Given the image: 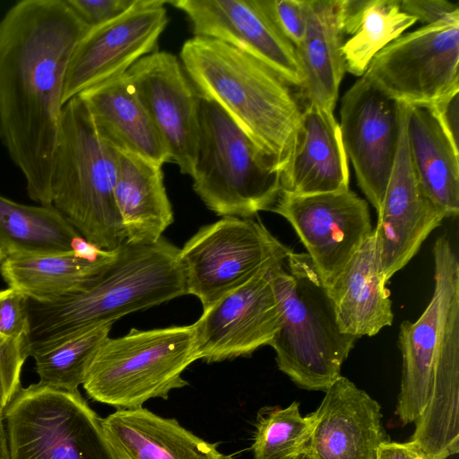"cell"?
<instances>
[{
	"label": "cell",
	"instance_id": "52a82bcc",
	"mask_svg": "<svg viewBox=\"0 0 459 459\" xmlns=\"http://www.w3.org/2000/svg\"><path fill=\"white\" fill-rule=\"evenodd\" d=\"M198 96L194 191L218 216L270 211L281 193L280 170L215 102Z\"/></svg>",
	"mask_w": 459,
	"mask_h": 459
},
{
	"label": "cell",
	"instance_id": "603a6c76",
	"mask_svg": "<svg viewBox=\"0 0 459 459\" xmlns=\"http://www.w3.org/2000/svg\"><path fill=\"white\" fill-rule=\"evenodd\" d=\"M373 233L327 287L341 330L357 339L376 335L394 320Z\"/></svg>",
	"mask_w": 459,
	"mask_h": 459
},
{
	"label": "cell",
	"instance_id": "60d3db41",
	"mask_svg": "<svg viewBox=\"0 0 459 459\" xmlns=\"http://www.w3.org/2000/svg\"><path fill=\"white\" fill-rule=\"evenodd\" d=\"M5 257H6V254L4 251V249H3V247H2V246L0 244V265L3 263V261L5 259Z\"/></svg>",
	"mask_w": 459,
	"mask_h": 459
},
{
	"label": "cell",
	"instance_id": "d6a6232c",
	"mask_svg": "<svg viewBox=\"0 0 459 459\" xmlns=\"http://www.w3.org/2000/svg\"><path fill=\"white\" fill-rule=\"evenodd\" d=\"M278 30L298 48L307 26L305 0H255Z\"/></svg>",
	"mask_w": 459,
	"mask_h": 459
},
{
	"label": "cell",
	"instance_id": "4fadbf2b",
	"mask_svg": "<svg viewBox=\"0 0 459 459\" xmlns=\"http://www.w3.org/2000/svg\"><path fill=\"white\" fill-rule=\"evenodd\" d=\"M170 1L137 0L125 13L90 28L77 43L68 65L64 105L86 89L126 73L157 50L169 19Z\"/></svg>",
	"mask_w": 459,
	"mask_h": 459
},
{
	"label": "cell",
	"instance_id": "f35d334b",
	"mask_svg": "<svg viewBox=\"0 0 459 459\" xmlns=\"http://www.w3.org/2000/svg\"><path fill=\"white\" fill-rule=\"evenodd\" d=\"M377 459H435L412 442L386 441L378 449Z\"/></svg>",
	"mask_w": 459,
	"mask_h": 459
},
{
	"label": "cell",
	"instance_id": "7402d4cb",
	"mask_svg": "<svg viewBox=\"0 0 459 459\" xmlns=\"http://www.w3.org/2000/svg\"><path fill=\"white\" fill-rule=\"evenodd\" d=\"M78 97L101 133L120 150L161 166L171 162L168 147L126 73L95 84Z\"/></svg>",
	"mask_w": 459,
	"mask_h": 459
},
{
	"label": "cell",
	"instance_id": "9a60e30c",
	"mask_svg": "<svg viewBox=\"0 0 459 459\" xmlns=\"http://www.w3.org/2000/svg\"><path fill=\"white\" fill-rule=\"evenodd\" d=\"M407 105L398 102L399 133L395 159L374 235L386 281L417 254L445 213L425 193L411 158L406 134Z\"/></svg>",
	"mask_w": 459,
	"mask_h": 459
},
{
	"label": "cell",
	"instance_id": "ffe728a7",
	"mask_svg": "<svg viewBox=\"0 0 459 459\" xmlns=\"http://www.w3.org/2000/svg\"><path fill=\"white\" fill-rule=\"evenodd\" d=\"M280 179L281 192L290 195L349 189L348 158L333 111L304 102L293 151Z\"/></svg>",
	"mask_w": 459,
	"mask_h": 459
},
{
	"label": "cell",
	"instance_id": "e0dca14e",
	"mask_svg": "<svg viewBox=\"0 0 459 459\" xmlns=\"http://www.w3.org/2000/svg\"><path fill=\"white\" fill-rule=\"evenodd\" d=\"M182 174L193 177L199 141V96L171 53L154 51L126 72Z\"/></svg>",
	"mask_w": 459,
	"mask_h": 459
},
{
	"label": "cell",
	"instance_id": "cb8c5ba5",
	"mask_svg": "<svg viewBox=\"0 0 459 459\" xmlns=\"http://www.w3.org/2000/svg\"><path fill=\"white\" fill-rule=\"evenodd\" d=\"M125 243L151 245L174 221L162 166L120 150L114 186Z\"/></svg>",
	"mask_w": 459,
	"mask_h": 459
},
{
	"label": "cell",
	"instance_id": "ab89813d",
	"mask_svg": "<svg viewBox=\"0 0 459 459\" xmlns=\"http://www.w3.org/2000/svg\"><path fill=\"white\" fill-rule=\"evenodd\" d=\"M0 459H7L6 437L3 415L0 414Z\"/></svg>",
	"mask_w": 459,
	"mask_h": 459
},
{
	"label": "cell",
	"instance_id": "44dd1931",
	"mask_svg": "<svg viewBox=\"0 0 459 459\" xmlns=\"http://www.w3.org/2000/svg\"><path fill=\"white\" fill-rule=\"evenodd\" d=\"M101 426L116 459H232L176 419L143 407L117 410Z\"/></svg>",
	"mask_w": 459,
	"mask_h": 459
},
{
	"label": "cell",
	"instance_id": "8d00e7d4",
	"mask_svg": "<svg viewBox=\"0 0 459 459\" xmlns=\"http://www.w3.org/2000/svg\"><path fill=\"white\" fill-rule=\"evenodd\" d=\"M459 91H455L432 105H429L441 126L458 147V124H459Z\"/></svg>",
	"mask_w": 459,
	"mask_h": 459
},
{
	"label": "cell",
	"instance_id": "f1b7e54d",
	"mask_svg": "<svg viewBox=\"0 0 459 459\" xmlns=\"http://www.w3.org/2000/svg\"><path fill=\"white\" fill-rule=\"evenodd\" d=\"M113 324L97 325L31 348L30 356L34 359L39 382L77 391Z\"/></svg>",
	"mask_w": 459,
	"mask_h": 459
},
{
	"label": "cell",
	"instance_id": "d590c367",
	"mask_svg": "<svg viewBox=\"0 0 459 459\" xmlns=\"http://www.w3.org/2000/svg\"><path fill=\"white\" fill-rule=\"evenodd\" d=\"M400 9L424 25L435 23L459 11L456 4L447 0H399Z\"/></svg>",
	"mask_w": 459,
	"mask_h": 459
},
{
	"label": "cell",
	"instance_id": "5b68a950",
	"mask_svg": "<svg viewBox=\"0 0 459 459\" xmlns=\"http://www.w3.org/2000/svg\"><path fill=\"white\" fill-rule=\"evenodd\" d=\"M120 149L96 126L78 97L64 105L52 170V205L102 250L125 243L114 186Z\"/></svg>",
	"mask_w": 459,
	"mask_h": 459
},
{
	"label": "cell",
	"instance_id": "5bb4252c",
	"mask_svg": "<svg viewBox=\"0 0 459 459\" xmlns=\"http://www.w3.org/2000/svg\"><path fill=\"white\" fill-rule=\"evenodd\" d=\"M340 117L344 150L358 185L378 212L397 150L398 102L363 75L344 93Z\"/></svg>",
	"mask_w": 459,
	"mask_h": 459
},
{
	"label": "cell",
	"instance_id": "277c9868",
	"mask_svg": "<svg viewBox=\"0 0 459 459\" xmlns=\"http://www.w3.org/2000/svg\"><path fill=\"white\" fill-rule=\"evenodd\" d=\"M280 325L269 344L299 387L325 392L358 340L343 333L333 302L307 253L292 251L272 268Z\"/></svg>",
	"mask_w": 459,
	"mask_h": 459
},
{
	"label": "cell",
	"instance_id": "83f0119b",
	"mask_svg": "<svg viewBox=\"0 0 459 459\" xmlns=\"http://www.w3.org/2000/svg\"><path fill=\"white\" fill-rule=\"evenodd\" d=\"M79 236L53 205H26L0 195V244L6 256L73 252Z\"/></svg>",
	"mask_w": 459,
	"mask_h": 459
},
{
	"label": "cell",
	"instance_id": "1f68e13d",
	"mask_svg": "<svg viewBox=\"0 0 459 459\" xmlns=\"http://www.w3.org/2000/svg\"><path fill=\"white\" fill-rule=\"evenodd\" d=\"M30 356L27 337L11 338L0 333V414L21 388V374Z\"/></svg>",
	"mask_w": 459,
	"mask_h": 459
},
{
	"label": "cell",
	"instance_id": "836d02e7",
	"mask_svg": "<svg viewBox=\"0 0 459 459\" xmlns=\"http://www.w3.org/2000/svg\"><path fill=\"white\" fill-rule=\"evenodd\" d=\"M28 302L29 299L13 288L0 290L1 334L11 338L30 337Z\"/></svg>",
	"mask_w": 459,
	"mask_h": 459
},
{
	"label": "cell",
	"instance_id": "30bf717a",
	"mask_svg": "<svg viewBox=\"0 0 459 459\" xmlns=\"http://www.w3.org/2000/svg\"><path fill=\"white\" fill-rule=\"evenodd\" d=\"M292 251L260 220L222 217L200 228L180 248L187 294L204 309Z\"/></svg>",
	"mask_w": 459,
	"mask_h": 459
},
{
	"label": "cell",
	"instance_id": "e575fe53",
	"mask_svg": "<svg viewBox=\"0 0 459 459\" xmlns=\"http://www.w3.org/2000/svg\"><path fill=\"white\" fill-rule=\"evenodd\" d=\"M90 28L106 23L131 9L137 0H65Z\"/></svg>",
	"mask_w": 459,
	"mask_h": 459
},
{
	"label": "cell",
	"instance_id": "8992f818",
	"mask_svg": "<svg viewBox=\"0 0 459 459\" xmlns=\"http://www.w3.org/2000/svg\"><path fill=\"white\" fill-rule=\"evenodd\" d=\"M199 359L195 325L132 328L107 338L93 356L82 387L93 401L117 410L136 409L152 398L167 400L188 382L183 372Z\"/></svg>",
	"mask_w": 459,
	"mask_h": 459
},
{
	"label": "cell",
	"instance_id": "74e56055",
	"mask_svg": "<svg viewBox=\"0 0 459 459\" xmlns=\"http://www.w3.org/2000/svg\"><path fill=\"white\" fill-rule=\"evenodd\" d=\"M370 0H338L340 24L344 36L358 30Z\"/></svg>",
	"mask_w": 459,
	"mask_h": 459
},
{
	"label": "cell",
	"instance_id": "6da1fadb",
	"mask_svg": "<svg viewBox=\"0 0 459 459\" xmlns=\"http://www.w3.org/2000/svg\"><path fill=\"white\" fill-rule=\"evenodd\" d=\"M89 29L65 0L19 1L0 20V140L40 205H52L65 75Z\"/></svg>",
	"mask_w": 459,
	"mask_h": 459
},
{
	"label": "cell",
	"instance_id": "ba28073f",
	"mask_svg": "<svg viewBox=\"0 0 459 459\" xmlns=\"http://www.w3.org/2000/svg\"><path fill=\"white\" fill-rule=\"evenodd\" d=\"M434 290L415 321L400 325L401 388L396 414L403 424L414 422L425 408L434 378L459 371V260L446 235L433 246Z\"/></svg>",
	"mask_w": 459,
	"mask_h": 459
},
{
	"label": "cell",
	"instance_id": "ac0fdd59",
	"mask_svg": "<svg viewBox=\"0 0 459 459\" xmlns=\"http://www.w3.org/2000/svg\"><path fill=\"white\" fill-rule=\"evenodd\" d=\"M188 18L195 37L212 38L251 56L300 88L304 74L296 48L255 0H172Z\"/></svg>",
	"mask_w": 459,
	"mask_h": 459
},
{
	"label": "cell",
	"instance_id": "7a4b0ae2",
	"mask_svg": "<svg viewBox=\"0 0 459 459\" xmlns=\"http://www.w3.org/2000/svg\"><path fill=\"white\" fill-rule=\"evenodd\" d=\"M180 62L198 93L215 102L280 172L290 159L302 106L279 74L221 40H186Z\"/></svg>",
	"mask_w": 459,
	"mask_h": 459
},
{
	"label": "cell",
	"instance_id": "4dcf8cb0",
	"mask_svg": "<svg viewBox=\"0 0 459 459\" xmlns=\"http://www.w3.org/2000/svg\"><path fill=\"white\" fill-rule=\"evenodd\" d=\"M313 421V412L302 416L298 402L286 408H264L255 424L254 459H298L309 437Z\"/></svg>",
	"mask_w": 459,
	"mask_h": 459
},
{
	"label": "cell",
	"instance_id": "8fae6325",
	"mask_svg": "<svg viewBox=\"0 0 459 459\" xmlns=\"http://www.w3.org/2000/svg\"><path fill=\"white\" fill-rule=\"evenodd\" d=\"M459 11L402 34L370 61L364 76L406 105H432L459 91Z\"/></svg>",
	"mask_w": 459,
	"mask_h": 459
},
{
	"label": "cell",
	"instance_id": "7c38bea8",
	"mask_svg": "<svg viewBox=\"0 0 459 459\" xmlns=\"http://www.w3.org/2000/svg\"><path fill=\"white\" fill-rule=\"evenodd\" d=\"M270 211L292 226L326 287L374 230L368 202L350 188L306 195L281 192Z\"/></svg>",
	"mask_w": 459,
	"mask_h": 459
},
{
	"label": "cell",
	"instance_id": "484cf974",
	"mask_svg": "<svg viewBox=\"0 0 459 459\" xmlns=\"http://www.w3.org/2000/svg\"><path fill=\"white\" fill-rule=\"evenodd\" d=\"M406 134L418 178L446 218L459 212V149L429 105H407Z\"/></svg>",
	"mask_w": 459,
	"mask_h": 459
},
{
	"label": "cell",
	"instance_id": "3957f363",
	"mask_svg": "<svg viewBox=\"0 0 459 459\" xmlns=\"http://www.w3.org/2000/svg\"><path fill=\"white\" fill-rule=\"evenodd\" d=\"M180 248L165 238L151 245L122 244L87 288L52 302L29 299L30 351L82 329L187 294Z\"/></svg>",
	"mask_w": 459,
	"mask_h": 459
},
{
	"label": "cell",
	"instance_id": "9c48e42d",
	"mask_svg": "<svg viewBox=\"0 0 459 459\" xmlns=\"http://www.w3.org/2000/svg\"><path fill=\"white\" fill-rule=\"evenodd\" d=\"M7 459H116L79 390L21 387L3 413Z\"/></svg>",
	"mask_w": 459,
	"mask_h": 459
},
{
	"label": "cell",
	"instance_id": "f546056e",
	"mask_svg": "<svg viewBox=\"0 0 459 459\" xmlns=\"http://www.w3.org/2000/svg\"><path fill=\"white\" fill-rule=\"evenodd\" d=\"M416 22L402 12L399 0H370L357 31L342 45L346 72L363 76L372 58Z\"/></svg>",
	"mask_w": 459,
	"mask_h": 459
},
{
	"label": "cell",
	"instance_id": "4316f807",
	"mask_svg": "<svg viewBox=\"0 0 459 459\" xmlns=\"http://www.w3.org/2000/svg\"><path fill=\"white\" fill-rule=\"evenodd\" d=\"M116 249L95 259L74 251L58 254L8 255L0 265L3 279L29 299L52 302L82 290L104 271Z\"/></svg>",
	"mask_w": 459,
	"mask_h": 459
},
{
	"label": "cell",
	"instance_id": "2e32d148",
	"mask_svg": "<svg viewBox=\"0 0 459 459\" xmlns=\"http://www.w3.org/2000/svg\"><path fill=\"white\" fill-rule=\"evenodd\" d=\"M279 261L203 309L194 323L199 359L214 363L250 356L271 343L280 325L271 274Z\"/></svg>",
	"mask_w": 459,
	"mask_h": 459
},
{
	"label": "cell",
	"instance_id": "d4e9b609",
	"mask_svg": "<svg viewBox=\"0 0 459 459\" xmlns=\"http://www.w3.org/2000/svg\"><path fill=\"white\" fill-rule=\"evenodd\" d=\"M305 7L306 32L296 48L304 74L299 90L304 102L333 111L346 73L338 0H305Z\"/></svg>",
	"mask_w": 459,
	"mask_h": 459
},
{
	"label": "cell",
	"instance_id": "d6986e66",
	"mask_svg": "<svg viewBox=\"0 0 459 459\" xmlns=\"http://www.w3.org/2000/svg\"><path fill=\"white\" fill-rule=\"evenodd\" d=\"M325 393L298 459H377L389 441L379 403L342 376Z\"/></svg>",
	"mask_w": 459,
	"mask_h": 459
}]
</instances>
